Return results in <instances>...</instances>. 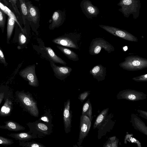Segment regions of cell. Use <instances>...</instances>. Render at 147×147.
Wrapping results in <instances>:
<instances>
[{
  "label": "cell",
  "mask_w": 147,
  "mask_h": 147,
  "mask_svg": "<svg viewBox=\"0 0 147 147\" xmlns=\"http://www.w3.org/2000/svg\"><path fill=\"white\" fill-rule=\"evenodd\" d=\"M16 100L23 110L35 117L39 116V110L36 101L29 92L24 90L15 92Z\"/></svg>",
  "instance_id": "cell-1"
},
{
  "label": "cell",
  "mask_w": 147,
  "mask_h": 147,
  "mask_svg": "<svg viewBox=\"0 0 147 147\" xmlns=\"http://www.w3.org/2000/svg\"><path fill=\"white\" fill-rule=\"evenodd\" d=\"M117 5L121 7L118 10L124 17L128 18L132 14L134 19L138 18L141 8L140 0H120Z\"/></svg>",
  "instance_id": "cell-2"
},
{
  "label": "cell",
  "mask_w": 147,
  "mask_h": 147,
  "mask_svg": "<svg viewBox=\"0 0 147 147\" xmlns=\"http://www.w3.org/2000/svg\"><path fill=\"white\" fill-rule=\"evenodd\" d=\"M30 133L35 134L38 138H42L53 132V124H49L37 120L26 123Z\"/></svg>",
  "instance_id": "cell-3"
},
{
  "label": "cell",
  "mask_w": 147,
  "mask_h": 147,
  "mask_svg": "<svg viewBox=\"0 0 147 147\" xmlns=\"http://www.w3.org/2000/svg\"><path fill=\"white\" fill-rule=\"evenodd\" d=\"M28 13V20L35 30H36L39 26L40 13L38 7L33 5L30 1L25 0Z\"/></svg>",
  "instance_id": "cell-4"
},
{
  "label": "cell",
  "mask_w": 147,
  "mask_h": 147,
  "mask_svg": "<svg viewBox=\"0 0 147 147\" xmlns=\"http://www.w3.org/2000/svg\"><path fill=\"white\" fill-rule=\"evenodd\" d=\"M77 36L74 33H69L59 36L52 40L54 43L76 49H78Z\"/></svg>",
  "instance_id": "cell-5"
},
{
  "label": "cell",
  "mask_w": 147,
  "mask_h": 147,
  "mask_svg": "<svg viewBox=\"0 0 147 147\" xmlns=\"http://www.w3.org/2000/svg\"><path fill=\"white\" fill-rule=\"evenodd\" d=\"M35 68V64L28 66L22 70L20 72L19 74L28 82L29 85L37 87L39 86V82L36 74Z\"/></svg>",
  "instance_id": "cell-6"
},
{
  "label": "cell",
  "mask_w": 147,
  "mask_h": 147,
  "mask_svg": "<svg viewBox=\"0 0 147 147\" xmlns=\"http://www.w3.org/2000/svg\"><path fill=\"white\" fill-rule=\"evenodd\" d=\"M147 95L142 92L132 90H123L117 94L118 99H124L131 101L142 100L146 98Z\"/></svg>",
  "instance_id": "cell-7"
},
{
  "label": "cell",
  "mask_w": 147,
  "mask_h": 147,
  "mask_svg": "<svg viewBox=\"0 0 147 147\" xmlns=\"http://www.w3.org/2000/svg\"><path fill=\"white\" fill-rule=\"evenodd\" d=\"M91 125V121L89 118L85 115H81L80 118L79 136L77 145L80 146L83 141L87 136Z\"/></svg>",
  "instance_id": "cell-8"
},
{
  "label": "cell",
  "mask_w": 147,
  "mask_h": 147,
  "mask_svg": "<svg viewBox=\"0 0 147 147\" xmlns=\"http://www.w3.org/2000/svg\"><path fill=\"white\" fill-rule=\"evenodd\" d=\"M82 12L88 19L96 17L100 13L99 9L89 0H82L80 3Z\"/></svg>",
  "instance_id": "cell-9"
},
{
  "label": "cell",
  "mask_w": 147,
  "mask_h": 147,
  "mask_svg": "<svg viewBox=\"0 0 147 147\" xmlns=\"http://www.w3.org/2000/svg\"><path fill=\"white\" fill-rule=\"evenodd\" d=\"M70 100L68 99L65 102L63 111V122L64 130L66 133H69L71 131L72 112L70 110Z\"/></svg>",
  "instance_id": "cell-10"
},
{
  "label": "cell",
  "mask_w": 147,
  "mask_h": 147,
  "mask_svg": "<svg viewBox=\"0 0 147 147\" xmlns=\"http://www.w3.org/2000/svg\"><path fill=\"white\" fill-rule=\"evenodd\" d=\"M51 66L56 78L61 80H64L70 75L72 71V68L68 66H57L55 63L50 59Z\"/></svg>",
  "instance_id": "cell-11"
},
{
  "label": "cell",
  "mask_w": 147,
  "mask_h": 147,
  "mask_svg": "<svg viewBox=\"0 0 147 147\" xmlns=\"http://www.w3.org/2000/svg\"><path fill=\"white\" fill-rule=\"evenodd\" d=\"M99 26L101 28L115 36L129 40L136 41L134 36L126 31L107 25H100Z\"/></svg>",
  "instance_id": "cell-12"
},
{
  "label": "cell",
  "mask_w": 147,
  "mask_h": 147,
  "mask_svg": "<svg viewBox=\"0 0 147 147\" xmlns=\"http://www.w3.org/2000/svg\"><path fill=\"white\" fill-rule=\"evenodd\" d=\"M65 15V12L64 11L60 10L55 11L51 16V22L49 25V29L53 30L61 26L64 22Z\"/></svg>",
  "instance_id": "cell-13"
},
{
  "label": "cell",
  "mask_w": 147,
  "mask_h": 147,
  "mask_svg": "<svg viewBox=\"0 0 147 147\" xmlns=\"http://www.w3.org/2000/svg\"><path fill=\"white\" fill-rule=\"evenodd\" d=\"M11 96L9 93L4 99V102L0 110V116H9L13 109V103Z\"/></svg>",
  "instance_id": "cell-14"
},
{
  "label": "cell",
  "mask_w": 147,
  "mask_h": 147,
  "mask_svg": "<svg viewBox=\"0 0 147 147\" xmlns=\"http://www.w3.org/2000/svg\"><path fill=\"white\" fill-rule=\"evenodd\" d=\"M7 135L16 140L24 142L29 141L32 139L38 138L36 135L29 131L27 132L8 134Z\"/></svg>",
  "instance_id": "cell-15"
},
{
  "label": "cell",
  "mask_w": 147,
  "mask_h": 147,
  "mask_svg": "<svg viewBox=\"0 0 147 147\" xmlns=\"http://www.w3.org/2000/svg\"><path fill=\"white\" fill-rule=\"evenodd\" d=\"M43 50L48 57V59H50L55 63H59L65 65L66 63L61 58L57 56L53 50L50 47H45Z\"/></svg>",
  "instance_id": "cell-16"
},
{
  "label": "cell",
  "mask_w": 147,
  "mask_h": 147,
  "mask_svg": "<svg viewBox=\"0 0 147 147\" xmlns=\"http://www.w3.org/2000/svg\"><path fill=\"white\" fill-rule=\"evenodd\" d=\"M4 123L5 125H0V128L15 131L24 130L25 129L24 127L13 121H5Z\"/></svg>",
  "instance_id": "cell-17"
},
{
  "label": "cell",
  "mask_w": 147,
  "mask_h": 147,
  "mask_svg": "<svg viewBox=\"0 0 147 147\" xmlns=\"http://www.w3.org/2000/svg\"><path fill=\"white\" fill-rule=\"evenodd\" d=\"M131 122L135 129H137L146 136L147 135V127L138 117L134 114L132 115Z\"/></svg>",
  "instance_id": "cell-18"
},
{
  "label": "cell",
  "mask_w": 147,
  "mask_h": 147,
  "mask_svg": "<svg viewBox=\"0 0 147 147\" xmlns=\"http://www.w3.org/2000/svg\"><path fill=\"white\" fill-rule=\"evenodd\" d=\"M57 47L69 59L74 61L79 60L78 55L73 51L61 45H57Z\"/></svg>",
  "instance_id": "cell-19"
},
{
  "label": "cell",
  "mask_w": 147,
  "mask_h": 147,
  "mask_svg": "<svg viewBox=\"0 0 147 147\" xmlns=\"http://www.w3.org/2000/svg\"><path fill=\"white\" fill-rule=\"evenodd\" d=\"M92 108L90 99L84 103L83 105L81 115H85L88 116L92 121Z\"/></svg>",
  "instance_id": "cell-20"
},
{
  "label": "cell",
  "mask_w": 147,
  "mask_h": 147,
  "mask_svg": "<svg viewBox=\"0 0 147 147\" xmlns=\"http://www.w3.org/2000/svg\"><path fill=\"white\" fill-rule=\"evenodd\" d=\"M109 109L108 108H107L104 109L98 115L94 123V129H95L101 125L102 122H103V121L106 118Z\"/></svg>",
  "instance_id": "cell-21"
},
{
  "label": "cell",
  "mask_w": 147,
  "mask_h": 147,
  "mask_svg": "<svg viewBox=\"0 0 147 147\" xmlns=\"http://www.w3.org/2000/svg\"><path fill=\"white\" fill-rule=\"evenodd\" d=\"M142 60L140 59H133V60L129 61L125 63V66L129 68H140L142 67L143 64H144V62H143Z\"/></svg>",
  "instance_id": "cell-22"
},
{
  "label": "cell",
  "mask_w": 147,
  "mask_h": 147,
  "mask_svg": "<svg viewBox=\"0 0 147 147\" xmlns=\"http://www.w3.org/2000/svg\"><path fill=\"white\" fill-rule=\"evenodd\" d=\"M24 24L26 23V20H28V16L27 9L25 0H19Z\"/></svg>",
  "instance_id": "cell-23"
},
{
  "label": "cell",
  "mask_w": 147,
  "mask_h": 147,
  "mask_svg": "<svg viewBox=\"0 0 147 147\" xmlns=\"http://www.w3.org/2000/svg\"><path fill=\"white\" fill-rule=\"evenodd\" d=\"M15 22L13 18L8 16L7 26V37L8 39H9L12 34Z\"/></svg>",
  "instance_id": "cell-24"
},
{
  "label": "cell",
  "mask_w": 147,
  "mask_h": 147,
  "mask_svg": "<svg viewBox=\"0 0 147 147\" xmlns=\"http://www.w3.org/2000/svg\"><path fill=\"white\" fill-rule=\"evenodd\" d=\"M19 146L26 147H46L43 144L35 141L29 142L19 141Z\"/></svg>",
  "instance_id": "cell-25"
},
{
  "label": "cell",
  "mask_w": 147,
  "mask_h": 147,
  "mask_svg": "<svg viewBox=\"0 0 147 147\" xmlns=\"http://www.w3.org/2000/svg\"><path fill=\"white\" fill-rule=\"evenodd\" d=\"M52 116L50 109L47 110L38 120L49 124H52Z\"/></svg>",
  "instance_id": "cell-26"
},
{
  "label": "cell",
  "mask_w": 147,
  "mask_h": 147,
  "mask_svg": "<svg viewBox=\"0 0 147 147\" xmlns=\"http://www.w3.org/2000/svg\"><path fill=\"white\" fill-rule=\"evenodd\" d=\"M0 8L5 13L7 14L8 16L13 18L15 20V21L18 24L22 29V28L18 21L15 15L7 7L4 5L0 2Z\"/></svg>",
  "instance_id": "cell-27"
},
{
  "label": "cell",
  "mask_w": 147,
  "mask_h": 147,
  "mask_svg": "<svg viewBox=\"0 0 147 147\" xmlns=\"http://www.w3.org/2000/svg\"><path fill=\"white\" fill-rule=\"evenodd\" d=\"M13 141L0 136V145L4 146H9L13 144Z\"/></svg>",
  "instance_id": "cell-28"
},
{
  "label": "cell",
  "mask_w": 147,
  "mask_h": 147,
  "mask_svg": "<svg viewBox=\"0 0 147 147\" xmlns=\"http://www.w3.org/2000/svg\"><path fill=\"white\" fill-rule=\"evenodd\" d=\"M5 21V18L4 13L0 8V27L3 29Z\"/></svg>",
  "instance_id": "cell-29"
},
{
  "label": "cell",
  "mask_w": 147,
  "mask_h": 147,
  "mask_svg": "<svg viewBox=\"0 0 147 147\" xmlns=\"http://www.w3.org/2000/svg\"><path fill=\"white\" fill-rule=\"evenodd\" d=\"M11 2L13 8L18 16H20L21 14L18 8L17 3V0H9Z\"/></svg>",
  "instance_id": "cell-30"
},
{
  "label": "cell",
  "mask_w": 147,
  "mask_h": 147,
  "mask_svg": "<svg viewBox=\"0 0 147 147\" xmlns=\"http://www.w3.org/2000/svg\"><path fill=\"white\" fill-rule=\"evenodd\" d=\"M90 91H85L80 94L79 96L78 99L82 102L90 94Z\"/></svg>",
  "instance_id": "cell-31"
},
{
  "label": "cell",
  "mask_w": 147,
  "mask_h": 147,
  "mask_svg": "<svg viewBox=\"0 0 147 147\" xmlns=\"http://www.w3.org/2000/svg\"><path fill=\"white\" fill-rule=\"evenodd\" d=\"M9 93L5 90H0V105L3 100Z\"/></svg>",
  "instance_id": "cell-32"
},
{
  "label": "cell",
  "mask_w": 147,
  "mask_h": 147,
  "mask_svg": "<svg viewBox=\"0 0 147 147\" xmlns=\"http://www.w3.org/2000/svg\"><path fill=\"white\" fill-rule=\"evenodd\" d=\"M19 40L21 45L25 44L26 41V38L25 36L22 33H20L19 36Z\"/></svg>",
  "instance_id": "cell-33"
},
{
  "label": "cell",
  "mask_w": 147,
  "mask_h": 147,
  "mask_svg": "<svg viewBox=\"0 0 147 147\" xmlns=\"http://www.w3.org/2000/svg\"><path fill=\"white\" fill-rule=\"evenodd\" d=\"M0 60L4 65H6L7 63L2 51L0 49Z\"/></svg>",
  "instance_id": "cell-34"
},
{
  "label": "cell",
  "mask_w": 147,
  "mask_h": 147,
  "mask_svg": "<svg viewBox=\"0 0 147 147\" xmlns=\"http://www.w3.org/2000/svg\"><path fill=\"white\" fill-rule=\"evenodd\" d=\"M138 111L140 113V115L142 117L147 119V112L146 111L141 110H138Z\"/></svg>",
  "instance_id": "cell-35"
},
{
  "label": "cell",
  "mask_w": 147,
  "mask_h": 147,
  "mask_svg": "<svg viewBox=\"0 0 147 147\" xmlns=\"http://www.w3.org/2000/svg\"><path fill=\"white\" fill-rule=\"evenodd\" d=\"M100 67L98 66H96L92 70V73L93 74H96L98 73L100 71Z\"/></svg>",
  "instance_id": "cell-36"
},
{
  "label": "cell",
  "mask_w": 147,
  "mask_h": 147,
  "mask_svg": "<svg viewBox=\"0 0 147 147\" xmlns=\"http://www.w3.org/2000/svg\"><path fill=\"white\" fill-rule=\"evenodd\" d=\"M101 49V47L99 46H97L95 48L94 52L95 54H97L100 51Z\"/></svg>",
  "instance_id": "cell-37"
},
{
  "label": "cell",
  "mask_w": 147,
  "mask_h": 147,
  "mask_svg": "<svg viewBox=\"0 0 147 147\" xmlns=\"http://www.w3.org/2000/svg\"><path fill=\"white\" fill-rule=\"evenodd\" d=\"M123 49L125 51H126L127 49V46H125L123 48Z\"/></svg>",
  "instance_id": "cell-38"
},
{
  "label": "cell",
  "mask_w": 147,
  "mask_h": 147,
  "mask_svg": "<svg viewBox=\"0 0 147 147\" xmlns=\"http://www.w3.org/2000/svg\"><path fill=\"white\" fill-rule=\"evenodd\" d=\"M34 0L37 1V2L39 1H40V0Z\"/></svg>",
  "instance_id": "cell-39"
}]
</instances>
